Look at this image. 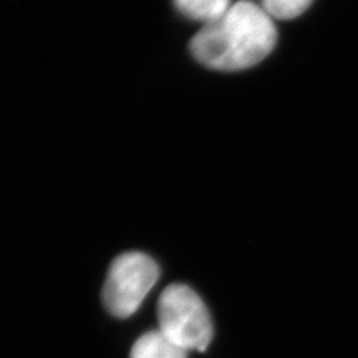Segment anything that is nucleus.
<instances>
[{"instance_id":"obj_4","label":"nucleus","mask_w":358,"mask_h":358,"mask_svg":"<svg viewBox=\"0 0 358 358\" xmlns=\"http://www.w3.org/2000/svg\"><path fill=\"white\" fill-rule=\"evenodd\" d=\"M187 350L174 344L161 331L145 333L134 343L130 358H186Z\"/></svg>"},{"instance_id":"obj_6","label":"nucleus","mask_w":358,"mask_h":358,"mask_svg":"<svg viewBox=\"0 0 358 358\" xmlns=\"http://www.w3.org/2000/svg\"><path fill=\"white\" fill-rule=\"evenodd\" d=\"M263 8L271 17L288 20L306 13L313 0H262Z\"/></svg>"},{"instance_id":"obj_1","label":"nucleus","mask_w":358,"mask_h":358,"mask_svg":"<svg viewBox=\"0 0 358 358\" xmlns=\"http://www.w3.org/2000/svg\"><path fill=\"white\" fill-rule=\"evenodd\" d=\"M276 28L263 7L239 1L192 38L194 57L217 71H241L260 63L276 44Z\"/></svg>"},{"instance_id":"obj_5","label":"nucleus","mask_w":358,"mask_h":358,"mask_svg":"<svg viewBox=\"0 0 358 358\" xmlns=\"http://www.w3.org/2000/svg\"><path fill=\"white\" fill-rule=\"evenodd\" d=\"M179 13L207 24L219 20L230 10V0H174Z\"/></svg>"},{"instance_id":"obj_2","label":"nucleus","mask_w":358,"mask_h":358,"mask_svg":"<svg viewBox=\"0 0 358 358\" xmlns=\"http://www.w3.org/2000/svg\"><path fill=\"white\" fill-rule=\"evenodd\" d=\"M159 331L185 350L207 349L213 338V324L202 299L183 284L164 289L157 304Z\"/></svg>"},{"instance_id":"obj_3","label":"nucleus","mask_w":358,"mask_h":358,"mask_svg":"<svg viewBox=\"0 0 358 358\" xmlns=\"http://www.w3.org/2000/svg\"><path fill=\"white\" fill-rule=\"evenodd\" d=\"M158 276V264L146 254L133 251L117 256L103 284L105 308L120 319L131 316L153 288Z\"/></svg>"}]
</instances>
